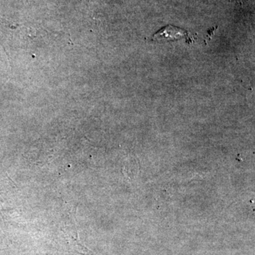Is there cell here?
<instances>
[{
  "label": "cell",
  "mask_w": 255,
  "mask_h": 255,
  "mask_svg": "<svg viewBox=\"0 0 255 255\" xmlns=\"http://www.w3.org/2000/svg\"><path fill=\"white\" fill-rule=\"evenodd\" d=\"M189 36H190V33L186 30L168 25V26H164L155 33L151 38L150 41L162 43V42L177 41L181 38H186L191 43L194 38H191Z\"/></svg>",
  "instance_id": "1"
}]
</instances>
